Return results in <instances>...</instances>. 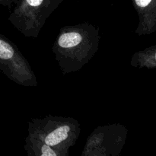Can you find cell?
<instances>
[{"label": "cell", "instance_id": "6da1fadb", "mask_svg": "<svg viewBox=\"0 0 156 156\" xmlns=\"http://www.w3.org/2000/svg\"><path fill=\"white\" fill-rule=\"evenodd\" d=\"M100 38L99 27L89 22L62 27L52 48L62 74L76 73L88 63L98 50Z\"/></svg>", "mask_w": 156, "mask_h": 156}, {"label": "cell", "instance_id": "7a4b0ae2", "mask_svg": "<svg viewBox=\"0 0 156 156\" xmlns=\"http://www.w3.org/2000/svg\"><path fill=\"white\" fill-rule=\"evenodd\" d=\"M28 136L58 149H68L75 146L81 133V125L73 117L51 114L28 121Z\"/></svg>", "mask_w": 156, "mask_h": 156}, {"label": "cell", "instance_id": "3957f363", "mask_svg": "<svg viewBox=\"0 0 156 156\" xmlns=\"http://www.w3.org/2000/svg\"><path fill=\"white\" fill-rule=\"evenodd\" d=\"M62 2L21 0L9 17V21L24 36L37 38L47 20Z\"/></svg>", "mask_w": 156, "mask_h": 156}, {"label": "cell", "instance_id": "277c9868", "mask_svg": "<svg viewBox=\"0 0 156 156\" xmlns=\"http://www.w3.org/2000/svg\"><path fill=\"white\" fill-rule=\"evenodd\" d=\"M0 70L18 85L36 87L38 82L27 59L18 47L0 34Z\"/></svg>", "mask_w": 156, "mask_h": 156}, {"label": "cell", "instance_id": "5b68a950", "mask_svg": "<svg viewBox=\"0 0 156 156\" xmlns=\"http://www.w3.org/2000/svg\"><path fill=\"white\" fill-rule=\"evenodd\" d=\"M127 136L128 129L120 123L98 126L87 138L82 156H120Z\"/></svg>", "mask_w": 156, "mask_h": 156}, {"label": "cell", "instance_id": "8992f818", "mask_svg": "<svg viewBox=\"0 0 156 156\" xmlns=\"http://www.w3.org/2000/svg\"><path fill=\"white\" fill-rule=\"evenodd\" d=\"M139 23L135 33L146 36L156 31V0H132Z\"/></svg>", "mask_w": 156, "mask_h": 156}, {"label": "cell", "instance_id": "52a82bcc", "mask_svg": "<svg viewBox=\"0 0 156 156\" xmlns=\"http://www.w3.org/2000/svg\"><path fill=\"white\" fill-rule=\"evenodd\" d=\"M27 156H69L68 149H58L47 146L36 138L27 135L24 146Z\"/></svg>", "mask_w": 156, "mask_h": 156}, {"label": "cell", "instance_id": "ba28073f", "mask_svg": "<svg viewBox=\"0 0 156 156\" xmlns=\"http://www.w3.org/2000/svg\"><path fill=\"white\" fill-rule=\"evenodd\" d=\"M132 67L139 69H156V44L136 52L130 59Z\"/></svg>", "mask_w": 156, "mask_h": 156}]
</instances>
